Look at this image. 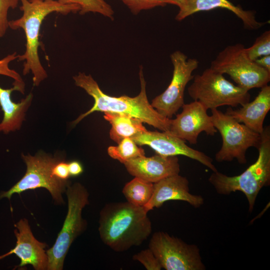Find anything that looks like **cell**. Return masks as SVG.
Segmentation results:
<instances>
[{
	"label": "cell",
	"mask_w": 270,
	"mask_h": 270,
	"mask_svg": "<svg viewBox=\"0 0 270 270\" xmlns=\"http://www.w3.org/2000/svg\"><path fill=\"white\" fill-rule=\"evenodd\" d=\"M169 200L186 202L196 208L200 206L204 202L201 196L190 193L188 180L179 174L168 176L154 183L152 196L143 207L148 212Z\"/></svg>",
	"instance_id": "15"
},
{
	"label": "cell",
	"mask_w": 270,
	"mask_h": 270,
	"mask_svg": "<svg viewBox=\"0 0 270 270\" xmlns=\"http://www.w3.org/2000/svg\"><path fill=\"white\" fill-rule=\"evenodd\" d=\"M153 191L154 183L134 177L125 184L122 192L128 202L144 206L150 200Z\"/></svg>",
	"instance_id": "21"
},
{
	"label": "cell",
	"mask_w": 270,
	"mask_h": 270,
	"mask_svg": "<svg viewBox=\"0 0 270 270\" xmlns=\"http://www.w3.org/2000/svg\"><path fill=\"white\" fill-rule=\"evenodd\" d=\"M138 146L146 145L157 154L164 156H184L196 160L210 169L217 171L212 159L204 153L188 146L186 141L168 132L146 130L133 136Z\"/></svg>",
	"instance_id": "13"
},
{
	"label": "cell",
	"mask_w": 270,
	"mask_h": 270,
	"mask_svg": "<svg viewBox=\"0 0 270 270\" xmlns=\"http://www.w3.org/2000/svg\"><path fill=\"white\" fill-rule=\"evenodd\" d=\"M270 110V86L268 84L260 88V91L252 102L246 103L237 110L228 108L225 113L253 131L262 134L264 120Z\"/></svg>",
	"instance_id": "17"
},
{
	"label": "cell",
	"mask_w": 270,
	"mask_h": 270,
	"mask_svg": "<svg viewBox=\"0 0 270 270\" xmlns=\"http://www.w3.org/2000/svg\"><path fill=\"white\" fill-rule=\"evenodd\" d=\"M256 160L241 174L228 176L218 170L213 172L208 178L209 182L216 192L228 195L240 191L246 196L248 203V211L251 212L260 190L270 183V128L264 127Z\"/></svg>",
	"instance_id": "4"
},
{
	"label": "cell",
	"mask_w": 270,
	"mask_h": 270,
	"mask_svg": "<svg viewBox=\"0 0 270 270\" xmlns=\"http://www.w3.org/2000/svg\"><path fill=\"white\" fill-rule=\"evenodd\" d=\"M188 88L190 96L200 102L207 109L218 108L223 106L236 107L250 102L248 90L234 85L224 74L210 67L194 76Z\"/></svg>",
	"instance_id": "6"
},
{
	"label": "cell",
	"mask_w": 270,
	"mask_h": 270,
	"mask_svg": "<svg viewBox=\"0 0 270 270\" xmlns=\"http://www.w3.org/2000/svg\"><path fill=\"white\" fill-rule=\"evenodd\" d=\"M124 165L130 174L152 183L180 172L177 156H144L131 159Z\"/></svg>",
	"instance_id": "16"
},
{
	"label": "cell",
	"mask_w": 270,
	"mask_h": 270,
	"mask_svg": "<svg viewBox=\"0 0 270 270\" xmlns=\"http://www.w3.org/2000/svg\"><path fill=\"white\" fill-rule=\"evenodd\" d=\"M210 110L212 122L222 141L220 149L215 155L216 160L222 162L236 159L240 164H246L247 150L251 147L258 148L261 134L218 108Z\"/></svg>",
	"instance_id": "9"
},
{
	"label": "cell",
	"mask_w": 270,
	"mask_h": 270,
	"mask_svg": "<svg viewBox=\"0 0 270 270\" xmlns=\"http://www.w3.org/2000/svg\"><path fill=\"white\" fill-rule=\"evenodd\" d=\"M20 2V0H0V38L6 34L9 27L8 10L16 8Z\"/></svg>",
	"instance_id": "28"
},
{
	"label": "cell",
	"mask_w": 270,
	"mask_h": 270,
	"mask_svg": "<svg viewBox=\"0 0 270 270\" xmlns=\"http://www.w3.org/2000/svg\"><path fill=\"white\" fill-rule=\"evenodd\" d=\"M246 52L248 58L252 61L270 55V31L266 30L258 37L251 46L246 48Z\"/></svg>",
	"instance_id": "24"
},
{
	"label": "cell",
	"mask_w": 270,
	"mask_h": 270,
	"mask_svg": "<svg viewBox=\"0 0 270 270\" xmlns=\"http://www.w3.org/2000/svg\"><path fill=\"white\" fill-rule=\"evenodd\" d=\"M254 62L262 68L270 72V55L262 56Z\"/></svg>",
	"instance_id": "31"
},
{
	"label": "cell",
	"mask_w": 270,
	"mask_h": 270,
	"mask_svg": "<svg viewBox=\"0 0 270 270\" xmlns=\"http://www.w3.org/2000/svg\"><path fill=\"white\" fill-rule=\"evenodd\" d=\"M173 66L172 77L166 90L154 98L151 106L162 116L172 118L184 102V94L188 82L193 79V72L197 68L198 61L188 58L180 50L170 54Z\"/></svg>",
	"instance_id": "11"
},
{
	"label": "cell",
	"mask_w": 270,
	"mask_h": 270,
	"mask_svg": "<svg viewBox=\"0 0 270 270\" xmlns=\"http://www.w3.org/2000/svg\"><path fill=\"white\" fill-rule=\"evenodd\" d=\"M18 54L14 52L8 55L6 57L0 60V74L6 76L13 78L14 81L13 86H16L20 89V92L24 94V83L20 75L13 70L8 67L9 63L18 58Z\"/></svg>",
	"instance_id": "25"
},
{
	"label": "cell",
	"mask_w": 270,
	"mask_h": 270,
	"mask_svg": "<svg viewBox=\"0 0 270 270\" xmlns=\"http://www.w3.org/2000/svg\"><path fill=\"white\" fill-rule=\"evenodd\" d=\"M14 232L16 238L15 246L7 253L0 256V260L12 254H16L20 260L17 268L32 265L36 270H46L48 258L44 250L48 245L37 240L34 236L28 220H20L14 224Z\"/></svg>",
	"instance_id": "14"
},
{
	"label": "cell",
	"mask_w": 270,
	"mask_h": 270,
	"mask_svg": "<svg viewBox=\"0 0 270 270\" xmlns=\"http://www.w3.org/2000/svg\"><path fill=\"white\" fill-rule=\"evenodd\" d=\"M126 5L134 14L142 10H148L166 4L162 0H120Z\"/></svg>",
	"instance_id": "26"
},
{
	"label": "cell",
	"mask_w": 270,
	"mask_h": 270,
	"mask_svg": "<svg viewBox=\"0 0 270 270\" xmlns=\"http://www.w3.org/2000/svg\"><path fill=\"white\" fill-rule=\"evenodd\" d=\"M102 241L116 252L140 246L150 235L152 222L143 206L128 202L106 204L100 213Z\"/></svg>",
	"instance_id": "1"
},
{
	"label": "cell",
	"mask_w": 270,
	"mask_h": 270,
	"mask_svg": "<svg viewBox=\"0 0 270 270\" xmlns=\"http://www.w3.org/2000/svg\"><path fill=\"white\" fill-rule=\"evenodd\" d=\"M14 90L18 91L16 86L9 89H4L0 86V105L4 115L0 123V132L6 134L20 128L24 118L25 112L32 98V94H30L20 102H13L10 96L11 93Z\"/></svg>",
	"instance_id": "19"
},
{
	"label": "cell",
	"mask_w": 270,
	"mask_h": 270,
	"mask_svg": "<svg viewBox=\"0 0 270 270\" xmlns=\"http://www.w3.org/2000/svg\"><path fill=\"white\" fill-rule=\"evenodd\" d=\"M58 0L64 4H75L78 6L80 8L79 14L81 15L89 12L97 13L111 20L114 19V10L112 6L106 0Z\"/></svg>",
	"instance_id": "23"
},
{
	"label": "cell",
	"mask_w": 270,
	"mask_h": 270,
	"mask_svg": "<svg viewBox=\"0 0 270 270\" xmlns=\"http://www.w3.org/2000/svg\"><path fill=\"white\" fill-rule=\"evenodd\" d=\"M139 77L140 91L138 96L134 97L127 96L116 97L104 93L90 74L79 72L74 76L73 79L75 84L84 89L91 96L94 100V104L90 110L80 114L72 122V124L75 126L94 112H112L132 116L162 132H168L171 118L162 116L149 102L142 66L140 68Z\"/></svg>",
	"instance_id": "2"
},
{
	"label": "cell",
	"mask_w": 270,
	"mask_h": 270,
	"mask_svg": "<svg viewBox=\"0 0 270 270\" xmlns=\"http://www.w3.org/2000/svg\"><path fill=\"white\" fill-rule=\"evenodd\" d=\"M52 174L56 178L64 181L68 180L70 176L68 162L58 158L52 168Z\"/></svg>",
	"instance_id": "29"
},
{
	"label": "cell",
	"mask_w": 270,
	"mask_h": 270,
	"mask_svg": "<svg viewBox=\"0 0 270 270\" xmlns=\"http://www.w3.org/2000/svg\"><path fill=\"white\" fill-rule=\"evenodd\" d=\"M20 8L22 12L18 18L9 21V27L14 30L22 28L26 36V50L18 54L19 61H24L23 74L30 72L33 84L38 86L48 74L42 66L38 55L40 32L43 20L50 14L55 12L64 15L79 12L80 8L75 4H64L58 0H20Z\"/></svg>",
	"instance_id": "3"
},
{
	"label": "cell",
	"mask_w": 270,
	"mask_h": 270,
	"mask_svg": "<svg viewBox=\"0 0 270 270\" xmlns=\"http://www.w3.org/2000/svg\"><path fill=\"white\" fill-rule=\"evenodd\" d=\"M104 114V118L112 126L110 138L118 144L124 138H132L138 134L147 130L141 120L132 116L112 112Z\"/></svg>",
	"instance_id": "20"
},
{
	"label": "cell",
	"mask_w": 270,
	"mask_h": 270,
	"mask_svg": "<svg viewBox=\"0 0 270 270\" xmlns=\"http://www.w3.org/2000/svg\"><path fill=\"white\" fill-rule=\"evenodd\" d=\"M182 108V112L174 119H170L168 132L192 144H197L202 132L211 136L217 132L208 110L200 102L184 104Z\"/></svg>",
	"instance_id": "12"
},
{
	"label": "cell",
	"mask_w": 270,
	"mask_h": 270,
	"mask_svg": "<svg viewBox=\"0 0 270 270\" xmlns=\"http://www.w3.org/2000/svg\"><path fill=\"white\" fill-rule=\"evenodd\" d=\"M138 146L132 138H126L118 146H109L108 153L111 158L124 164L131 159L145 156L144 150Z\"/></svg>",
	"instance_id": "22"
},
{
	"label": "cell",
	"mask_w": 270,
	"mask_h": 270,
	"mask_svg": "<svg viewBox=\"0 0 270 270\" xmlns=\"http://www.w3.org/2000/svg\"><path fill=\"white\" fill-rule=\"evenodd\" d=\"M218 8H226L232 12L242 20L244 26L248 29L257 30L264 24V22L256 20L252 11L244 10L240 6H236L228 0H186L179 8L176 19L180 21L196 12Z\"/></svg>",
	"instance_id": "18"
},
{
	"label": "cell",
	"mask_w": 270,
	"mask_h": 270,
	"mask_svg": "<svg viewBox=\"0 0 270 270\" xmlns=\"http://www.w3.org/2000/svg\"><path fill=\"white\" fill-rule=\"evenodd\" d=\"M186 0H162L166 4H171L176 6L180 8L184 4Z\"/></svg>",
	"instance_id": "32"
},
{
	"label": "cell",
	"mask_w": 270,
	"mask_h": 270,
	"mask_svg": "<svg viewBox=\"0 0 270 270\" xmlns=\"http://www.w3.org/2000/svg\"><path fill=\"white\" fill-rule=\"evenodd\" d=\"M66 193L68 209L61 230L53 246L46 250L48 270H62L64 259L73 242L86 228V221L82 217L83 208L88 204L89 194L79 182L70 184Z\"/></svg>",
	"instance_id": "5"
},
{
	"label": "cell",
	"mask_w": 270,
	"mask_h": 270,
	"mask_svg": "<svg viewBox=\"0 0 270 270\" xmlns=\"http://www.w3.org/2000/svg\"><path fill=\"white\" fill-rule=\"evenodd\" d=\"M148 270H160L162 268L152 251L149 248L142 250L132 256Z\"/></svg>",
	"instance_id": "27"
},
{
	"label": "cell",
	"mask_w": 270,
	"mask_h": 270,
	"mask_svg": "<svg viewBox=\"0 0 270 270\" xmlns=\"http://www.w3.org/2000/svg\"><path fill=\"white\" fill-rule=\"evenodd\" d=\"M26 170L23 177L9 190L0 192V200H10L12 194L29 190L44 188L50 194L53 200L58 204L64 202L62 194L66 192L70 182L61 180L52 174V168L59 158L52 157L42 152L35 156L22 154Z\"/></svg>",
	"instance_id": "7"
},
{
	"label": "cell",
	"mask_w": 270,
	"mask_h": 270,
	"mask_svg": "<svg viewBox=\"0 0 270 270\" xmlns=\"http://www.w3.org/2000/svg\"><path fill=\"white\" fill-rule=\"evenodd\" d=\"M210 68L229 75L237 86L248 91L262 88L270 80V72L250 60L242 44L226 47L211 62Z\"/></svg>",
	"instance_id": "8"
},
{
	"label": "cell",
	"mask_w": 270,
	"mask_h": 270,
	"mask_svg": "<svg viewBox=\"0 0 270 270\" xmlns=\"http://www.w3.org/2000/svg\"><path fill=\"white\" fill-rule=\"evenodd\" d=\"M148 248L166 270H204L200 250L196 244H188L164 232H154Z\"/></svg>",
	"instance_id": "10"
},
{
	"label": "cell",
	"mask_w": 270,
	"mask_h": 270,
	"mask_svg": "<svg viewBox=\"0 0 270 270\" xmlns=\"http://www.w3.org/2000/svg\"><path fill=\"white\" fill-rule=\"evenodd\" d=\"M68 170L70 176H76L82 174L84 171L82 164L77 160H72L68 162Z\"/></svg>",
	"instance_id": "30"
}]
</instances>
